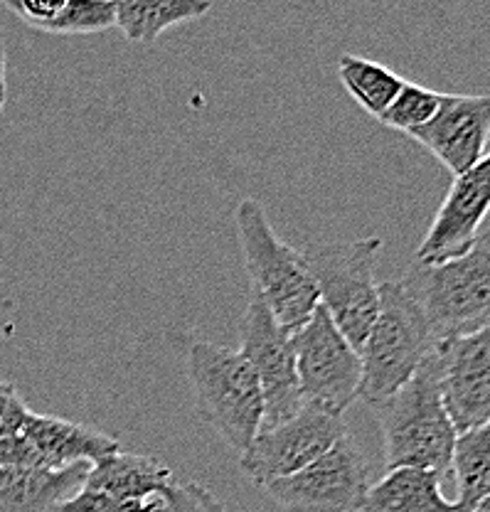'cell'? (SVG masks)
<instances>
[{
  "instance_id": "10",
  "label": "cell",
  "mask_w": 490,
  "mask_h": 512,
  "mask_svg": "<svg viewBox=\"0 0 490 512\" xmlns=\"http://www.w3.org/2000/svg\"><path fill=\"white\" fill-rule=\"evenodd\" d=\"M345 434L348 426L343 416L303 404L291 419L259 431L247 451L239 453V468L264 488L274 480L303 471Z\"/></svg>"
},
{
  "instance_id": "25",
  "label": "cell",
  "mask_w": 490,
  "mask_h": 512,
  "mask_svg": "<svg viewBox=\"0 0 490 512\" xmlns=\"http://www.w3.org/2000/svg\"><path fill=\"white\" fill-rule=\"evenodd\" d=\"M30 414L33 412L18 394L15 384L0 380V439L20 434L28 424Z\"/></svg>"
},
{
  "instance_id": "3",
  "label": "cell",
  "mask_w": 490,
  "mask_h": 512,
  "mask_svg": "<svg viewBox=\"0 0 490 512\" xmlns=\"http://www.w3.org/2000/svg\"><path fill=\"white\" fill-rule=\"evenodd\" d=\"M234 224L252 291L289 333H296L321 303L306 254L281 242L266 220L264 207L252 197L239 202L234 210Z\"/></svg>"
},
{
  "instance_id": "13",
  "label": "cell",
  "mask_w": 490,
  "mask_h": 512,
  "mask_svg": "<svg viewBox=\"0 0 490 512\" xmlns=\"http://www.w3.org/2000/svg\"><path fill=\"white\" fill-rule=\"evenodd\" d=\"M446 170L466 173L486 156L490 138V96L444 94L429 124L409 133Z\"/></svg>"
},
{
  "instance_id": "26",
  "label": "cell",
  "mask_w": 490,
  "mask_h": 512,
  "mask_svg": "<svg viewBox=\"0 0 490 512\" xmlns=\"http://www.w3.org/2000/svg\"><path fill=\"white\" fill-rule=\"evenodd\" d=\"M28 28H37L45 20L55 18L69 0H3Z\"/></svg>"
},
{
  "instance_id": "1",
  "label": "cell",
  "mask_w": 490,
  "mask_h": 512,
  "mask_svg": "<svg viewBox=\"0 0 490 512\" xmlns=\"http://www.w3.org/2000/svg\"><path fill=\"white\" fill-rule=\"evenodd\" d=\"M375 409L380 414L387 471L419 468L439 476L449 473L458 431L444 407L434 352L412 380Z\"/></svg>"
},
{
  "instance_id": "15",
  "label": "cell",
  "mask_w": 490,
  "mask_h": 512,
  "mask_svg": "<svg viewBox=\"0 0 490 512\" xmlns=\"http://www.w3.org/2000/svg\"><path fill=\"white\" fill-rule=\"evenodd\" d=\"M89 463L47 468L0 466V512H60V505L82 488Z\"/></svg>"
},
{
  "instance_id": "12",
  "label": "cell",
  "mask_w": 490,
  "mask_h": 512,
  "mask_svg": "<svg viewBox=\"0 0 490 512\" xmlns=\"http://www.w3.org/2000/svg\"><path fill=\"white\" fill-rule=\"evenodd\" d=\"M490 212V151L471 170L456 175L417 249V264L456 259L481 234Z\"/></svg>"
},
{
  "instance_id": "9",
  "label": "cell",
  "mask_w": 490,
  "mask_h": 512,
  "mask_svg": "<svg viewBox=\"0 0 490 512\" xmlns=\"http://www.w3.org/2000/svg\"><path fill=\"white\" fill-rule=\"evenodd\" d=\"M239 352L257 372L264 397L262 429L291 419L303 407L294 338L252 291L239 323Z\"/></svg>"
},
{
  "instance_id": "21",
  "label": "cell",
  "mask_w": 490,
  "mask_h": 512,
  "mask_svg": "<svg viewBox=\"0 0 490 512\" xmlns=\"http://www.w3.org/2000/svg\"><path fill=\"white\" fill-rule=\"evenodd\" d=\"M441 99L444 94L434 92V89H426L422 84H414L404 79L402 89L394 96V101L385 109V114L380 116V124L387 128H394L399 133H414L419 128L429 124L431 119L439 111Z\"/></svg>"
},
{
  "instance_id": "5",
  "label": "cell",
  "mask_w": 490,
  "mask_h": 512,
  "mask_svg": "<svg viewBox=\"0 0 490 512\" xmlns=\"http://www.w3.org/2000/svg\"><path fill=\"white\" fill-rule=\"evenodd\" d=\"M436 335V343L490 323V229L461 256L441 264H414L402 281Z\"/></svg>"
},
{
  "instance_id": "24",
  "label": "cell",
  "mask_w": 490,
  "mask_h": 512,
  "mask_svg": "<svg viewBox=\"0 0 490 512\" xmlns=\"http://www.w3.org/2000/svg\"><path fill=\"white\" fill-rule=\"evenodd\" d=\"M163 512H225V505L200 483H170L163 490Z\"/></svg>"
},
{
  "instance_id": "19",
  "label": "cell",
  "mask_w": 490,
  "mask_h": 512,
  "mask_svg": "<svg viewBox=\"0 0 490 512\" xmlns=\"http://www.w3.org/2000/svg\"><path fill=\"white\" fill-rule=\"evenodd\" d=\"M449 471L456 476L458 512H468L490 495V421L456 436Z\"/></svg>"
},
{
  "instance_id": "20",
  "label": "cell",
  "mask_w": 490,
  "mask_h": 512,
  "mask_svg": "<svg viewBox=\"0 0 490 512\" xmlns=\"http://www.w3.org/2000/svg\"><path fill=\"white\" fill-rule=\"evenodd\" d=\"M338 77L343 82L345 92L353 96L362 109L375 116V119L385 114V109L392 104L394 96L399 94L404 84V79L385 64L355 55L340 57Z\"/></svg>"
},
{
  "instance_id": "11",
  "label": "cell",
  "mask_w": 490,
  "mask_h": 512,
  "mask_svg": "<svg viewBox=\"0 0 490 512\" xmlns=\"http://www.w3.org/2000/svg\"><path fill=\"white\" fill-rule=\"evenodd\" d=\"M444 407L456 431L490 421V323L434 348Z\"/></svg>"
},
{
  "instance_id": "8",
  "label": "cell",
  "mask_w": 490,
  "mask_h": 512,
  "mask_svg": "<svg viewBox=\"0 0 490 512\" xmlns=\"http://www.w3.org/2000/svg\"><path fill=\"white\" fill-rule=\"evenodd\" d=\"M286 512H360L370 490V463L348 434L303 471L264 485Z\"/></svg>"
},
{
  "instance_id": "23",
  "label": "cell",
  "mask_w": 490,
  "mask_h": 512,
  "mask_svg": "<svg viewBox=\"0 0 490 512\" xmlns=\"http://www.w3.org/2000/svg\"><path fill=\"white\" fill-rule=\"evenodd\" d=\"M163 500H116L92 488H79L60 505V512H161Z\"/></svg>"
},
{
  "instance_id": "4",
  "label": "cell",
  "mask_w": 490,
  "mask_h": 512,
  "mask_svg": "<svg viewBox=\"0 0 490 512\" xmlns=\"http://www.w3.org/2000/svg\"><path fill=\"white\" fill-rule=\"evenodd\" d=\"M188 380L197 412L229 448L244 453L264 424V397L257 372L242 352L195 343L188 350Z\"/></svg>"
},
{
  "instance_id": "6",
  "label": "cell",
  "mask_w": 490,
  "mask_h": 512,
  "mask_svg": "<svg viewBox=\"0 0 490 512\" xmlns=\"http://www.w3.org/2000/svg\"><path fill=\"white\" fill-rule=\"evenodd\" d=\"M382 247L385 242L380 237H362L353 242L328 244L306 256L321 306L358 352L380 311L375 264Z\"/></svg>"
},
{
  "instance_id": "16",
  "label": "cell",
  "mask_w": 490,
  "mask_h": 512,
  "mask_svg": "<svg viewBox=\"0 0 490 512\" xmlns=\"http://www.w3.org/2000/svg\"><path fill=\"white\" fill-rule=\"evenodd\" d=\"M170 483H173V471L161 458L116 451L89 463L82 485L116 500H161L163 490Z\"/></svg>"
},
{
  "instance_id": "18",
  "label": "cell",
  "mask_w": 490,
  "mask_h": 512,
  "mask_svg": "<svg viewBox=\"0 0 490 512\" xmlns=\"http://www.w3.org/2000/svg\"><path fill=\"white\" fill-rule=\"evenodd\" d=\"M116 28L126 40L148 45L175 25L193 23L212 10V0H109Z\"/></svg>"
},
{
  "instance_id": "22",
  "label": "cell",
  "mask_w": 490,
  "mask_h": 512,
  "mask_svg": "<svg viewBox=\"0 0 490 512\" xmlns=\"http://www.w3.org/2000/svg\"><path fill=\"white\" fill-rule=\"evenodd\" d=\"M116 28L114 5L109 0H69L55 18L45 20L35 30L47 35H94Z\"/></svg>"
},
{
  "instance_id": "14",
  "label": "cell",
  "mask_w": 490,
  "mask_h": 512,
  "mask_svg": "<svg viewBox=\"0 0 490 512\" xmlns=\"http://www.w3.org/2000/svg\"><path fill=\"white\" fill-rule=\"evenodd\" d=\"M23 436L35 448L40 466L47 471H60L74 463H94L109 453L121 451L119 439L104 431L35 412L30 414Z\"/></svg>"
},
{
  "instance_id": "2",
  "label": "cell",
  "mask_w": 490,
  "mask_h": 512,
  "mask_svg": "<svg viewBox=\"0 0 490 512\" xmlns=\"http://www.w3.org/2000/svg\"><path fill=\"white\" fill-rule=\"evenodd\" d=\"M434 348V330L409 288L402 281L380 284V311L360 348V399L380 407L417 375Z\"/></svg>"
},
{
  "instance_id": "17",
  "label": "cell",
  "mask_w": 490,
  "mask_h": 512,
  "mask_svg": "<svg viewBox=\"0 0 490 512\" xmlns=\"http://www.w3.org/2000/svg\"><path fill=\"white\" fill-rule=\"evenodd\" d=\"M441 478L434 471L392 468L370 485L360 512H458L454 500L441 493Z\"/></svg>"
},
{
  "instance_id": "7",
  "label": "cell",
  "mask_w": 490,
  "mask_h": 512,
  "mask_svg": "<svg viewBox=\"0 0 490 512\" xmlns=\"http://www.w3.org/2000/svg\"><path fill=\"white\" fill-rule=\"evenodd\" d=\"M291 338L303 404L343 416L345 409L360 397V352L340 333L321 303L313 316L291 333Z\"/></svg>"
},
{
  "instance_id": "28",
  "label": "cell",
  "mask_w": 490,
  "mask_h": 512,
  "mask_svg": "<svg viewBox=\"0 0 490 512\" xmlns=\"http://www.w3.org/2000/svg\"><path fill=\"white\" fill-rule=\"evenodd\" d=\"M468 512H490V495H486V498H483L478 505H473Z\"/></svg>"
},
{
  "instance_id": "27",
  "label": "cell",
  "mask_w": 490,
  "mask_h": 512,
  "mask_svg": "<svg viewBox=\"0 0 490 512\" xmlns=\"http://www.w3.org/2000/svg\"><path fill=\"white\" fill-rule=\"evenodd\" d=\"M8 57H5V45L0 40V111L5 109V101H8V82H5V69H8Z\"/></svg>"
}]
</instances>
